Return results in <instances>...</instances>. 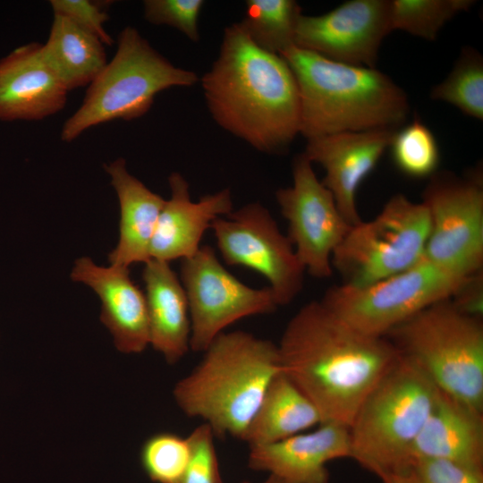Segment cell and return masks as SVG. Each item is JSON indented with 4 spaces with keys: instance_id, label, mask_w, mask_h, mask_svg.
I'll return each instance as SVG.
<instances>
[{
    "instance_id": "cell-1",
    "label": "cell",
    "mask_w": 483,
    "mask_h": 483,
    "mask_svg": "<svg viewBox=\"0 0 483 483\" xmlns=\"http://www.w3.org/2000/svg\"><path fill=\"white\" fill-rule=\"evenodd\" d=\"M277 346L282 372L314 404L321 423L345 427L401 355L389 339L353 328L320 301L293 315Z\"/></svg>"
},
{
    "instance_id": "cell-2",
    "label": "cell",
    "mask_w": 483,
    "mask_h": 483,
    "mask_svg": "<svg viewBox=\"0 0 483 483\" xmlns=\"http://www.w3.org/2000/svg\"><path fill=\"white\" fill-rule=\"evenodd\" d=\"M200 81L213 119L257 150L284 153L300 133L292 69L281 55L256 46L240 22L225 29L219 55Z\"/></svg>"
},
{
    "instance_id": "cell-3",
    "label": "cell",
    "mask_w": 483,
    "mask_h": 483,
    "mask_svg": "<svg viewBox=\"0 0 483 483\" xmlns=\"http://www.w3.org/2000/svg\"><path fill=\"white\" fill-rule=\"evenodd\" d=\"M280 55L298 84L300 133L307 140L347 131L398 130L406 121L407 94L376 68L335 62L296 46Z\"/></svg>"
},
{
    "instance_id": "cell-4",
    "label": "cell",
    "mask_w": 483,
    "mask_h": 483,
    "mask_svg": "<svg viewBox=\"0 0 483 483\" xmlns=\"http://www.w3.org/2000/svg\"><path fill=\"white\" fill-rule=\"evenodd\" d=\"M174 388L178 407L215 436H242L273 378L282 372L277 344L249 332L218 335Z\"/></svg>"
},
{
    "instance_id": "cell-5",
    "label": "cell",
    "mask_w": 483,
    "mask_h": 483,
    "mask_svg": "<svg viewBox=\"0 0 483 483\" xmlns=\"http://www.w3.org/2000/svg\"><path fill=\"white\" fill-rule=\"evenodd\" d=\"M437 393L426 372L401 353L348 427L351 458L382 483H408L412 471L411 449Z\"/></svg>"
},
{
    "instance_id": "cell-6",
    "label": "cell",
    "mask_w": 483,
    "mask_h": 483,
    "mask_svg": "<svg viewBox=\"0 0 483 483\" xmlns=\"http://www.w3.org/2000/svg\"><path fill=\"white\" fill-rule=\"evenodd\" d=\"M199 77L174 66L132 26L123 28L110 62L88 86L80 107L64 122L60 137L77 139L88 129L114 120L130 121L148 112L157 93L191 87Z\"/></svg>"
},
{
    "instance_id": "cell-7",
    "label": "cell",
    "mask_w": 483,
    "mask_h": 483,
    "mask_svg": "<svg viewBox=\"0 0 483 483\" xmlns=\"http://www.w3.org/2000/svg\"><path fill=\"white\" fill-rule=\"evenodd\" d=\"M386 335L441 391L483 411V324L450 299L436 302Z\"/></svg>"
},
{
    "instance_id": "cell-8",
    "label": "cell",
    "mask_w": 483,
    "mask_h": 483,
    "mask_svg": "<svg viewBox=\"0 0 483 483\" xmlns=\"http://www.w3.org/2000/svg\"><path fill=\"white\" fill-rule=\"evenodd\" d=\"M469 276L423 258L403 271L367 285L333 286L320 301L353 328L386 337L424 309L451 299Z\"/></svg>"
},
{
    "instance_id": "cell-9",
    "label": "cell",
    "mask_w": 483,
    "mask_h": 483,
    "mask_svg": "<svg viewBox=\"0 0 483 483\" xmlns=\"http://www.w3.org/2000/svg\"><path fill=\"white\" fill-rule=\"evenodd\" d=\"M429 227L426 206L396 194L373 219L351 227L333 254V269L351 286L403 271L423 258Z\"/></svg>"
},
{
    "instance_id": "cell-10",
    "label": "cell",
    "mask_w": 483,
    "mask_h": 483,
    "mask_svg": "<svg viewBox=\"0 0 483 483\" xmlns=\"http://www.w3.org/2000/svg\"><path fill=\"white\" fill-rule=\"evenodd\" d=\"M422 197L430 222L423 258L466 276L482 270L483 187L479 174L465 178L436 172Z\"/></svg>"
},
{
    "instance_id": "cell-11",
    "label": "cell",
    "mask_w": 483,
    "mask_h": 483,
    "mask_svg": "<svg viewBox=\"0 0 483 483\" xmlns=\"http://www.w3.org/2000/svg\"><path fill=\"white\" fill-rule=\"evenodd\" d=\"M180 279L189 303L190 348L195 352H203L236 321L270 314L279 307L268 286L252 288L241 282L209 245L200 246L192 257L182 260Z\"/></svg>"
},
{
    "instance_id": "cell-12",
    "label": "cell",
    "mask_w": 483,
    "mask_h": 483,
    "mask_svg": "<svg viewBox=\"0 0 483 483\" xmlns=\"http://www.w3.org/2000/svg\"><path fill=\"white\" fill-rule=\"evenodd\" d=\"M223 259L263 275L278 306L301 292L305 269L271 213L259 202L244 205L211 224Z\"/></svg>"
},
{
    "instance_id": "cell-13",
    "label": "cell",
    "mask_w": 483,
    "mask_h": 483,
    "mask_svg": "<svg viewBox=\"0 0 483 483\" xmlns=\"http://www.w3.org/2000/svg\"><path fill=\"white\" fill-rule=\"evenodd\" d=\"M292 182L275 191L281 214L288 222L287 237L305 272L328 278L334 271L333 254L352 225L303 153L293 160Z\"/></svg>"
},
{
    "instance_id": "cell-14",
    "label": "cell",
    "mask_w": 483,
    "mask_h": 483,
    "mask_svg": "<svg viewBox=\"0 0 483 483\" xmlns=\"http://www.w3.org/2000/svg\"><path fill=\"white\" fill-rule=\"evenodd\" d=\"M389 0H350L316 16L299 18L294 45L330 60L376 68L391 32Z\"/></svg>"
},
{
    "instance_id": "cell-15",
    "label": "cell",
    "mask_w": 483,
    "mask_h": 483,
    "mask_svg": "<svg viewBox=\"0 0 483 483\" xmlns=\"http://www.w3.org/2000/svg\"><path fill=\"white\" fill-rule=\"evenodd\" d=\"M396 131H347L307 140L303 154L324 168L321 182L352 226L362 220L356 204L357 191L389 148Z\"/></svg>"
},
{
    "instance_id": "cell-16",
    "label": "cell",
    "mask_w": 483,
    "mask_h": 483,
    "mask_svg": "<svg viewBox=\"0 0 483 483\" xmlns=\"http://www.w3.org/2000/svg\"><path fill=\"white\" fill-rule=\"evenodd\" d=\"M342 458H351L348 427L321 423L312 431L250 447L248 466L281 483H327L326 465Z\"/></svg>"
},
{
    "instance_id": "cell-17",
    "label": "cell",
    "mask_w": 483,
    "mask_h": 483,
    "mask_svg": "<svg viewBox=\"0 0 483 483\" xmlns=\"http://www.w3.org/2000/svg\"><path fill=\"white\" fill-rule=\"evenodd\" d=\"M70 276L99 297L100 320L112 334L118 351L140 353L147 348L149 328L145 293L131 280L129 268L101 267L90 258L81 257L75 260Z\"/></svg>"
},
{
    "instance_id": "cell-18",
    "label": "cell",
    "mask_w": 483,
    "mask_h": 483,
    "mask_svg": "<svg viewBox=\"0 0 483 483\" xmlns=\"http://www.w3.org/2000/svg\"><path fill=\"white\" fill-rule=\"evenodd\" d=\"M171 196L159 214L149 246L150 258L169 262L192 257L214 220L233 209L229 189L191 199L189 183L179 173L168 176Z\"/></svg>"
},
{
    "instance_id": "cell-19",
    "label": "cell",
    "mask_w": 483,
    "mask_h": 483,
    "mask_svg": "<svg viewBox=\"0 0 483 483\" xmlns=\"http://www.w3.org/2000/svg\"><path fill=\"white\" fill-rule=\"evenodd\" d=\"M40 47L30 42L0 59V121H38L64 107L68 91L44 63Z\"/></svg>"
},
{
    "instance_id": "cell-20",
    "label": "cell",
    "mask_w": 483,
    "mask_h": 483,
    "mask_svg": "<svg viewBox=\"0 0 483 483\" xmlns=\"http://www.w3.org/2000/svg\"><path fill=\"white\" fill-rule=\"evenodd\" d=\"M419 459H441L483 470V411L438 388L411 449L412 466Z\"/></svg>"
},
{
    "instance_id": "cell-21",
    "label": "cell",
    "mask_w": 483,
    "mask_h": 483,
    "mask_svg": "<svg viewBox=\"0 0 483 483\" xmlns=\"http://www.w3.org/2000/svg\"><path fill=\"white\" fill-rule=\"evenodd\" d=\"M149 344L169 364L191 350V318L185 290L169 262L150 258L144 264Z\"/></svg>"
},
{
    "instance_id": "cell-22",
    "label": "cell",
    "mask_w": 483,
    "mask_h": 483,
    "mask_svg": "<svg viewBox=\"0 0 483 483\" xmlns=\"http://www.w3.org/2000/svg\"><path fill=\"white\" fill-rule=\"evenodd\" d=\"M104 168L120 207L119 238L108 261L127 268L132 264H145L150 259V242L165 199L131 174L123 158L106 164Z\"/></svg>"
},
{
    "instance_id": "cell-23",
    "label": "cell",
    "mask_w": 483,
    "mask_h": 483,
    "mask_svg": "<svg viewBox=\"0 0 483 483\" xmlns=\"http://www.w3.org/2000/svg\"><path fill=\"white\" fill-rule=\"evenodd\" d=\"M320 423L314 404L280 372L268 386L242 440L249 447L268 445L305 432Z\"/></svg>"
},
{
    "instance_id": "cell-24",
    "label": "cell",
    "mask_w": 483,
    "mask_h": 483,
    "mask_svg": "<svg viewBox=\"0 0 483 483\" xmlns=\"http://www.w3.org/2000/svg\"><path fill=\"white\" fill-rule=\"evenodd\" d=\"M40 54L68 92L89 86L107 63L100 39L60 15H53L48 38L41 44Z\"/></svg>"
},
{
    "instance_id": "cell-25",
    "label": "cell",
    "mask_w": 483,
    "mask_h": 483,
    "mask_svg": "<svg viewBox=\"0 0 483 483\" xmlns=\"http://www.w3.org/2000/svg\"><path fill=\"white\" fill-rule=\"evenodd\" d=\"M241 26L259 48L281 55L295 46L301 8L293 0H248Z\"/></svg>"
},
{
    "instance_id": "cell-26",
    "label": "cell",
    "mask_w": 483,
    "mask_h": 483,
    "mask_svg": "<svg viewBox=\"0 0 483 483\" xmlns=\"http://www.w3.org/2000/svg\"><path fill=\"white\" fill-rule=\"evenodd\" d=\"M474 4L473 0H391L390 30L435 40L449 21Z\"/></svg>"
},
{
    "instance_id": "cell-27",
    "label": "cell",
    "mask_w": 483,
    "mask_h": 483,
    "mask_svg": "<svg viewBox=\"0 0 483 483\" xmlns=\"http://www.w3.org/2000/svg\"><path fill=\"white\" fill-rule=\"evenodd\" d=\"M430 97L454 106L464 114L483 119V58L472 47H464L451 72L436 85Z\"/></svg>"
},
{
    "instance_id": "cell-28",
    "label": "cell",
    "mask_w": 483,
    "mask_h": 483,
    "mask_svg": "<svg viewBox=\"0 0 483 483\" xmlns=\"http://www.w3.org/2000/svg\"><path fill=\"white\" fill-rule=\"evenodd\" d=\"M389 148L395 166L407 176L425 178L436 172L440 158L436 139L418 116L395 131Z\"/></svg>"
},
{
    "instance_id": "cell-29",
    "label": "cell",
    "mask_w": 483,
    "mask_h": 483,
    "mask_svg": "<svg viewBox=\"0 0 483 483\" xmlns=\"http://www.w3.org/2000/svg\"><path fill=\"white\" fill-rule=\"evenodd\" d=\"M191 458L187 437L170 432L149 436L140 453L141 467L155 483H179Z\"/></svg>"
},
{
    "instance_id": "cell-30",
    "label": "cell",
    "mask_w": 483,
    "mask_h": 483,
    "mask_svg": "<svg viewBox=\"0 0 483 483\" xmlns=\"http://www.w3.org/2000/svg\"><path fill=\"white\" fill-rule=\"evenodd\" d=\"M202 0H145L144 18L154 25H167L178 30L190 40L198 42L199 17Z\"/></svg>"
},
{
    "instance_id": "cell-31",
    "label": "cell",
    "mask_w": 483,
    "mask_h": 483,
    "mask_svg": "<svg viewBox=\"0 0 483 483\" xmlns=\"http://www.w3.org/2000/svg\"><path fill=\"white\" fill-rule=\"evenodd\" d=\"M215 437L212 429L205 423L189 435L191 458L179 483H223Z\"/></svg>"
},
{
    "instance_id": "cell-32",
    "label": "cell",
    "mask_w": 483,
    "mask_h": 483,
    "mask_svg": "<svg viewBox=\"0 0 483 483\" xmlns=\"http://www.w3.org/2000/svg\"><path fill=\"white\" fill-rule=\"evenodd\" d=\"M49 4L53 15L67 18L95 35L105 46L114 44V39L105 29L109 17L98 4L89 0H51Z\"/></svg>"
},
{
    "instance_id": "cell-33",
    "label": "cell",
    "mask_w": 483,
    "mask_h": 483,
    "mask_svg": "<svg viewBox=\"0 0 483 483\" xmlns=\"http://www.w3.org/2000/svg\"><path fill=\"white\" fill-rule=\"evenodd\" d=\"M413 483H483V470L441 459L413 462Z\"/></svg>"
},
{
    "instance_id": "cell-34",
    "label": "cell",
    "mask_w": 483,
    "mask_h": 483,
    "mask_svg": "<svg viewBox=\"0 0 483 483\" xmlns=\"http://www.w3.org/2000/svg\"><path fill=\"white\" fill-rule=\"evenodd\" d=\"M482 270L470 275L450 299L461 311L480 318L482 313Z\"/></svg>"
},
{
    "instance_id": "cell-35",
    "label": "cell",
    "mask_w": 483,
    "mask_h": 483,
    "mask_svg": "<svg viewBox=\"0 0 483 483\" xmlns=\"http://www.w3.org/2000/svg\"><path fill=\"white\" fill-rule=\"evenodd\" d=\"M262 483H281L278 479L273 476L268 475L267 479Z\"/></svg>"
}]
</instances>
